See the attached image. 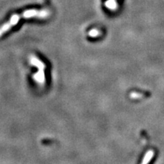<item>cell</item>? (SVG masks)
<instances>
[{
	"label": "cell",
	"mask_w": 164,
	"mask_h": 164,
	"mask_svg": "<svg viewBox=\"0 0 164 164\" xmlns=\"http://www.w3.org/2000/svg\"><path fill=\"white\" fill-rule=\"evenodd\" d=\"M30 63L32 66L37 68V71L33 75V78L36 84L39 86H44L46 84V65L43 61L36 56L31 57Z\"/></svg>",
	"instance_id": "cell-1"
}]
</instances>
